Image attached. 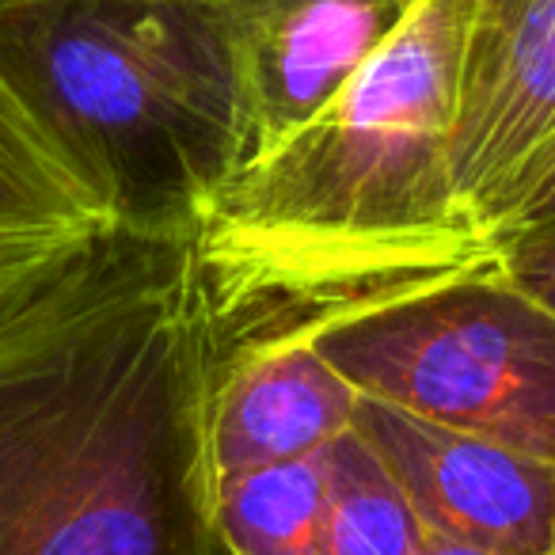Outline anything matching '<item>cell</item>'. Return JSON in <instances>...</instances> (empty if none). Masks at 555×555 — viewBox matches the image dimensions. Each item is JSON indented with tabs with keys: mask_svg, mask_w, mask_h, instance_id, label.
<instances>
[{
	"mask_svg": "<svg viewBox=\"0 0 555 555\" xmlns=\"http://www.w3.org/2000/svg\"><path fill=\"white\" fill-rule=\"evenodd\" d=\"M423 0H214L240 95V168L286 145Z\"/></svg>",
	"mask_w": 555,
	"mask_h": 555,
	"instance_id": "cell-5",
	"label": "cell"
},
{
	"mask_svg": "<svg viewBox=\"0 0 555 555\" xmlns=\"http://www.w3.org/2000/svg\"><path fill=\"white\" fill-rule=\"evenodd\" d=\"M555 138V0H464L449 179L472 217Z\"/></svg>",
	"mask_w": 555,
	"mask_h": 555,
	"instance_id": "cell-7",
	"label": "cell"
},
{
	"mask_svg": "<svg viewBox=\"0 0 555 555\" xmlns=\"http://www.w3.org/2000/svg\"><path fill=\"white\" fill-rule=\"evenodd\" d=\"M418 555H494V552H483V547H472V544H456V540H446V537H434V532H426L423 552H418Z\"/></svg>",
	"mask_w": 555,
	"mask_h": 555,
	"instance_id": "cell-14",
	"label": "cell"
},
{
	"mask_svg": "<svg viewBox=\"0 0 555 555\" xmlns=\"http://www.w3.org/2000/svg\"><path fill=\"white\" fill-rule=\"evenodd\" d=\"M461 39L464 0H423L332 107L209 191L186 236L209 380L494 262L449 179Z\"/></svg>",
	"mask_w": 555,
	"mask_h": 555,
	"instance_id": "cell-2",
	"label": "cell"
},
{
	"mask_svg": "<svg viewBox=\"0 0 555 555\" xmlns=\"http://www.w3.org/2000/svg\"><path fill=\"white\" fill-rule=\"evenodd\" d=\"M479 232L494 262L521 247L555 244V138L509 179L499 202L479 217Z\"/></svg>",
	"mask_w": 555,
	"mask_h": 555,
	"instance_id": "cell-12",
	"label": "cell"
},
{
	"mask_svg": "<svg viewBox=\"0 0 555 555\" xmlns=\"http://www.w3.org/2000/svg\"><path fill=\"white\" fill-rule=\"evenodd\" d=\"M358 392L309 339L236 358L209 380L214 487L270 464L324 453L350 430Z\"/></svg>",
	"mask_w": 555,
	"mask_h": 555,
	"instance_id": "cell-8",
	"label": "cell"
},
{
	"mask_svg": "<svg viewBox=\"0 0 555 555\" xmlns=\"http://www.w3.org/2000/svg\"><path fill=\"white\" fill-rule=\"evenodd\" d=\"M426 529L388 468L354 430L324 449L327 555H418Z\"/></svg>",
	"mask_w": 555,
	"mask_h": 555,
	"instance_id": "cell-11",
	"label": "cell"
},
{
	"mask_svg": "<svg viewBox=\"0 0 555 555\" xmlns=\"http://www.w3.org/2000/svg\"><path fill=\"white\" fill-rule=\"evenodd\" d=\"M214 517L229 555H327L324 453L221 483Z\"/></svg>",
	"mask_w": 555,
	"mask_h": 555,
	"instance_id": "cell-10",
	"label": "cell"
},
{
	"mask_svg": "<svg viewBox=\"0 0 555 555\" xmlns=\"http://www.w3.org/2000/svg\"><path fill=\"white\" fill-rule=\"evenodd\" d=\"M499 267L514 278L525 294H532L540 305L555 312V244H537L509 251L499 259Z\"/></svg>",
	"mask_w": 555,
	"mask_h": 555,
	"instance_id": "cell-13",
	"label": "cell"
},
{
	"mask_svg": "<svg viewBox=\"0 0 555 555\" xmlns=\"http://www.w3.org/2000/svg\"><path fill=\"white\" fill-rule=\"evenodd\" d=\"M0 73L115 229L191 236L240 168L214 0H0Z\"/></svg>",
	"mask_w": 555,
	"mask_h": 555,
	"instance_id": "cell-3",
	"label": "cell"
},
{
	"mask_svg": "<svg viewBox=\"0 0 555 555\" xmlns=\"http://www.w3.org/2000/svg\"><path fill=\"white\" fill-rule=\"evenodd\" d=\"M350 430L377 453L426 532L494 555H555V464L358 396Z\"/></svg>",
	"mask_w": 555,
	"mask_h": 555,
	"instance_id": "cell-6",
	"label": "cell"
},
{
	"mask_svg": "<svg viewBox=\"0 0 555 555\" xmlns=\"http://www.w3.org/2000/svg\"><path fill=\"white\" fill-rule=\"evenodd\" d=\"M111 229L0 73V317L42 294Z\"/></svg>",
	"mask_w": 555,
	"mask_h": 555,
	"instance_id": "cell-9",
	"label": "cell"
},
{
	"mask_svg": "<svg viewBox=\"0 0 555 555\" xmlns=\"http://www.w3.org/2000/svg\"><path fill=\"white\" fill-rule=\"evenodd\" d=\"M354 388L555 464V312L491 262L312 339Z\"/></svg>",
	"mask_w": 555,
	"mask_h": 555,
	"instance_id": "cell-4",
	"label": "cell"
},
{
	"mask_svg": "<svg viewBox=\"0 0 555 555\" xmlns=\"http://www.w3.org/2000/svg\"><path fill=\"white\" fill-rule=\"evenodd\" d=\"M186 236L111 229L0 317V555H229Z\"/></svg>",
	"mask_w": 555,
	"mask_h": 555,
	"instance_id": "cell-1",
	"label": "cell"
}]
</instances>
